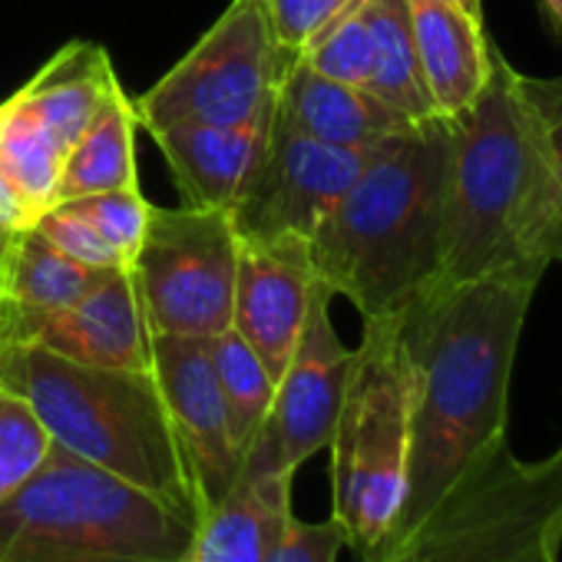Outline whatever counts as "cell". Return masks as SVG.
<instances>
[{
  "label": "cell",
  "instance_id": "20",
  "mask_svg": "<svg viewBox=\"0 0 562 562\" xmlns=\"http://www.w3.org/2000/svg\"><path fill=\"white\" fill-rule=\"evenodd\" d=\"M136 110L126 90L116 83L97 120L83 130V136L67 149L57 202L110 192V189H136Z\"/></svg>",
  "mask_w": 562,
  "mask_h": 562
},
{
  "label": "cell",
  "instance_id": "27",
  "mask_svg": "<svg viewBox=\"0 0 562 562\" xmlns=\"http://www.w3.org/2000/svg\"><path fill=\"white\" fill-rule=\"evenodd\" d=\"M70 205L100 232V238L116 251L120 265L130 271L136 265V255L146 241L149 218H153V202H146L139 186L70 199Z\"/></svg>",
  "mask_w": 562,
  "mask_h": 562
},
{
  "label": "cell",
  "instance_id": "4",
  "mask_svg": "<svg viewBox=\"0 0 562 562\" xmlns=\"http://www.w3.org/2000/svg\"><path fill=\"white\" fill-rule=\"evenodd\" d=\"M0 384L34 407L57 447L153 493L192 522L202 519L153 371L87 368L34 345H0Z\"/></svg>",
  "mask_w": 562,
  "mask_h": 562
},
{
  "label": "cell",
  "instance_id": "13",
  "mask_svg": "<svg viewBox=\"0 0 562 562\" xmlns=\"http://www.w3.org/2000/svg\"><path fill=\"white\" fill-rule=\"evenodd\" d=\"M153 378L162 391L205 516L241 476L212 364V338L153 335Z\"/></svg>",
  "mask_w": 562,
  "mask_h": 562
},
{
  "label": "cell",
  "instance_id": "14",
  "mask_svg": "<svg viewBox=\"0 0 562 562\" xmlns=\"http://www.w3.org/2000/svg\"><path fill=\"white\" fill-rule=\"evenodd\" d=\"M318 285L308 238H245L238 235L232 331L261 358L268 374H285L308 322Z\"/></svg>",
  "mask_w": 562,
  "mask_h": 562
},
{
  "label": "cell",
  "instance_id": "22",
  "mask_svg": "<svg viewBox=\"0 0 562 562\" xmlns=\"http://www.w3.org/2000/svg\"><path fill=\"white\" fill-rule=\"evenodd\" d=\"M371 37L374 70L368 90L414 123L437 116L417 60L411 0H371Z\"/></svg>",
  "mask_w": 562,
  "mask_h": 562
},
{
  "label": "cell",
  "instance_id": "18",
  "mask_svg": "<svg viewBox=\"0 0 562 562\" xmlns=\"http://www.w3.org/2000/svg\"><path fill=\"white\" fill-rule=\"evenodd\" d=\"M113 60L100 44L74 41L41 67L11 100L64 149L83 136L116 87Z\"/></svg>",
  "mask_w": 562,
  "mask_h": 562
},
{
  "label": "cell",
  "instance_id": "35",
  "mask_svg": "<svg viewBox=\"0 0 562 562\" xmlns=\"http://www.w3.org/2000/svg\"><path fill=\"white\" fill-rule=\"evenodd\" d=\"M457 8H463L467 14H473V18H483V0H453Z\"/></svg>",
  "mask_w": 562,
  "mask_h": 562
},
{
  "label": "cell",
  "instance_id": "31",
  "mask_svg": "<svg viewBox=\"0 0 562 562\" xmlns=\"http://www.w3.org/2000/svg\"><path fill=\"white\" fill-rule=\"evenodd\" d=\"M519 83H522V93L532 103V110H536L546 136H549L552 156H555L559 172H562V77L559 80H532V77L519 74Z\"/></svg>",
  "mask_w": 562,
  "mask_h": 562
},
{
  "label": "cell",
  "instance_id": "5",
  "mask_svg": "<svg viewBox=\"0 0 562 562\" xmlns=\"http://www.w3.org/2000/svg\"><path fill=\"white\" fill-rule=\"evenodd\" d=\"M192 532L179 509L57 443L0 503V562H179Z\"/></svg>",
  "mask_w": 562,
  "mask_h": 562
},
{
  "label": "cell",
  "instance_id": "1",
  "mask_svg": "<svg viewBox=\"0 0 562 562\" xmlns=\"http://www.w3.org/2000/svg\"><path fill=\"white\" fill-rule=\"evenodd\" d=\"M542 278L499 271L434 285L401 312L411 364V460L391 536L414 529L493 447L506 443L509 378Z\"/></svg>",
  "mask_w": 562,
  "mask_h": 562
},
{
  "label": "cell",
  "instance_id": "26",
  "mask_svg": "<svg viewBox=\"0 0 562 562\" xmlns=\"http://www.w3.org/2000/svg\"><path fill=\"white\" fill-rule=\"evenodd\" d=\"M54 440L34 407L0 384V503L18 493L47 460Z\"/></svg>",
  "mask_w": 562,
  "mask_h": 562
},
{
  "label": "cell",
  "instance_id": "32",
  "mask_svg": "<svg viewBox=\"0 0 562 562\" xmlns=\"http://www.w3.org/2000/svg\"><path fill=\"white\" fill-rule=\"evenodd\" d=\"M37 218H41L37 209L24 199V192L14 186V179L0 169V228L21 232V228H31Z\"/></svg>",
  "mask_w": 562,
  "mask_h": 562
},
{
  "label": "cell",
  "instance_id": "12",
  "mask_svg": "<svg viewBox=\"0 0 562 562\" xmlns=\"http://www.w3.org/2000/svg\"><path fill=\"white\" fill-rule=\"evenodd\" d=\"M0 345H34L87 368L153 371V328L133 271H113L74 305L24 312L0 305Z\"/></svg>",
  "mask_w": 562,
  "mask_h": 562
},
{
  "label": "cell",
  "instance_id": "16",
  "mask_svg": "<svg viewBox=\"0 0 562 562\" xmlns=\"http://www.w3.org/2000/svg\"><path fill=\"white\" fill-rule=\"evenodd\" d=\"M274 116L295 133L335 146H381L414 126V120L371 90L331 80L312 70L302 57H295L278 87Z\"/></svg>",
  "mask_w": 562,
  "mask_h": 562
},
{
  "label": "cell",
  "instance_id": "21",
  "mask_svg": "<svg viewBox=\"0 0 562 562\" xmlns=\"http://www.w3.org/2000/svg\"><path fill=\"white\" fill-rule=\"evenodd\" d=\"M113 274L110 268H90L54 248L34 225L21 228L11 241L4 274H0V305L24 312H50L80 302L100 281Z\"/></svg>",
  "mask_w": 562,
  "mask_h": 562
},
{
  "label": "cell",
  "instance_id": "17",
  "mask_svg": "<svg viewBox=\"0 0 562 562\" xmlns=\"http://www.w3.org/2000/svg\"><path fill=\"white\" fill-rule=\"evenodd\" d=\"M411 24L434 113L453 120L480 97L490 77L493 44L483 18L467 14L453 0H411Z\"/></svg>",
  "mask_w": 562,
  "mask_h": 562
},
{
  "label": "cell",
  "instance_id": "29",
  "mask_svg": "<svg viewBox=\"0 0 562 562\" xmlns=\"http://www.w3.org/2000/svg\"><path fill=\"white\" fill-rule=\"evenodd\" d=\"M34 228L54 245L60 248L67 258L90 265V268H110V271H126L116 258V251L100 238V232L70 205V202H57L50 209L41 212V218L34 222Z\"/></svg>",
  "mask_w": 562,
  "mask_h": 562
},
{
  "label": "cell",
  "instance_id": "33",
  "mask_svg": "<svg viewBox=\"0 0 562 562\" xmlns=\"http://www.w3.org/2000/svg\"><path fill=\"white\" fill-rule=\"evenodd\" d=\"M539 8H542L549 27L555 31V37H562V0H539Z\"/></svg>",
  "mask_w": 562,
  "mask_h": 562
},
{
  "label": "cell",
  "instance_id": "28",
  "mask_svg": "<svg viewBox=\"0 0 562 562\" xmlns=\"http://www.w3.org/2000/svg\"><path fill=\"white\" fill-rule=\"evenodd\" d=\"M348 536L335 516L322 522H308L292 509H285L278 522V532L268 549V562H338Z\"/></svg>",
  "mask_w": 562,
  "mask_h": 562
},
{
  "label": "cell",
  "instance_id": "23",
  "mask_svg": "<svg viewBox=\"0 0 562 562\" xmlns=\"http://www.w3.org/2000/svg\"><path fill=\"white\" fill-rule=\"evenodd\" d=\"M212 364L222 387L235 453L238 460H245L274 401V378L268 374L261 358L248 348V341L232 328L212 338Z\"/></svg>",
  "mask_w": 562,
  "mask_h": 562
},
{
  "label": "cell",
  "instance_id": "8",
  "mask_svg": "<svg viewBox=\"0 0 562 562\" xmlns=\"http://www.w3.org/2000/svg\"><path fill=\"white\" fill-rule=\"evenodd\" d=\"M299 54L278 44L265 0H232L202 41L133 100L146 130L172 123L238 126L274 110L278 87Z\"/></svg>",
  "mask_w": 562,
  "mask_h": 562
},
{
  "label": "cell",
  "instance_id": "24",
  "mask_svg": "<svg viewBox=\"0 0 562 562\" xmlns=\"http://www.w3.org/2000/svg\"><path fill=\"white\" fill-rule=\"evenodd\" d=\"M0 169H4L37 215L57 205L64 149L14 103H0Z\"/></svg>",
  "mask_w": 562,
  "mask_h": 562
},
{
  "label": "cell",
  "instance_id": "25",
  "mask_svg": "<svg viewBox=\"0 0 562 562\" xmlns=\"http://www.w3.org/2000/svg\"><path fill=\"white\" fill-rule=\"evenodd\" d=\"M312 70L364 87L371 83L374 70V37H371V0H355L348 11H341L302 54Z\"/></svg>",
  "mask_w": 562,
  "mask_h": 562
},
{
  "label": "cell",
  "instance_id": "30",
  "mask_svg": "<svg viewBox=\"0 0 562 562\" xmlns=\"http://www.w3.org/2000/svg\"><path fill=\"white\" fill-rule=\"evenodd\" d=\"M351 4L355 0H265V11L278 44L302 54Z\"/></svg>",
  "mask_w": 562,
  "mask_h": 562
},
{
  "label": "cell",
  "instance_id": "7",
  "mask_svg": "<svg viewBox=\"0 0 562 562\" xmlns=\"http://www.w3.org/2000/svg\"><path fill=\"white\" fill-rule=\"evenodd\" d=\"M361 562H562V447L542 460L493 447L414 529Z\"/></svg>",
  "mask_w": 562,
  "mask_h": 562
},
{
  "label": "cell",
  "instance_id": "2",
  "mask_svg": "<svg viewBox=\"0 0 562 562\" xmlns=\"http://www.w3.org/2000/svg\"><path fill=\"white\" fill-rule=\"evenodd\" d=\"M562 261V172L519 74L493 44L480 97L450 120V189L437 285Z\"/></svg>",
  "mask_w": 562,
  "mask_h": 562
},
{
  "label": "cell",
  "instance_id": "6",
  "mask_svg": "<svg viewBox=\"0 0 562 562\" xmlns=\"http://www.w3.org/2000/svg\"><path fill=\"white\" fill-rule=\"evenodd\" d=\"M331 516L348 546L374 552L404 506L411 460V364L401 312L364 318L331 430Z\"/></svg>",
  "mask_w": 562,
  "mask_h": 562
},
{
  "label": "cell",
  "instance_id": "15",
  "mask_svg": "<svg viewBox=\"0 0 562 562\" xmlns=\"http://www.w3.org/2000/svg\"><path fill=\"white\" fill-rule=\"evenodd\" d=\"M271 123H274V110L261 120L238 123V126L172 123L149 133L162 159L169 162L182 205L228 212L265 153Z\"/></svg>",
  "mask_w": 562,
  "mask_h": 562
},
{
  "label": "cell",
  "instance_id": "11",
  "mask_svg": "<svg viewBox=\"0 0 562 562\" xmlns=\"http://www.w3.org/2000/svg\"><path fill=\"white\" fill-rule=\"evenodd\" d=\"M378 146H335L295 133L278 116L265 153L228 209L245 238H312L368 169Z\"/></svg>",
  "mask_w": 562,
  "mask_h": 562
},
{
  "label": "cell",
  "instance_id": "34",
  "mask_svg": "<svg viewBox=\"0 0 562 562\" xmlns=\"http://www.w3.org/2000/svg\"><path fill=\"white\" fill-rule=\"evenodd\" d=\"M18 232H8V228H0V274H4V261H8V251H11V241H14Z\"/></svg>",
  "mask_w": 562,
  "mask_h": 562
},
{
  "label": "cell",
  "instance_id": "3",
  "mask_svg": "<svg viewBox=\"0 0 562 562\" xmlns=\"http://www.w3.org/2000/svg\"><path fill=\"white\" fill-rule=\"evenodd\" d=\"M450 189V120L430 116L378 146L308 238L318 281L361 318L404 312L437 285Z\"/></svg>",
  "mask_w": 562,
  "mask_h": 562
},
{
  "label": "cell",
  "instance_id": "10",
  "mask_svg": "<svg viewBox=\"0 0 562 562\" xmlns=\"http://www.w3.org/2000/svg\"><path fill=\"white\" fill-rule=\"evenodd\" d=\"M331 299L335 292L318 281L305 331L285 374L274 384V401L241 460V473H299L331 443L355 361V348H348L335 331Z\"/></svg>",
  "mask_w": 562,
  "mask_h": 562
},
{
  "label": "cell",
  "instance_id": "19",
  "mask_svg": "<svg viewBox=\"0 0 562 562\" xmlns=\"http://www.w3.org/2000/svg\"><path fill=\"white\" fill-rule=\"evenodd\" d=\"M295 473H241L195 522L179 562H268L278 522L292 509Z\"/></svg>",
  "mask_w": 562,
  "mask_h": 562
},
{
  "label": "cell",
  "instance_id": "9",
  "mask_svg": "<svg viewBox=\"0 0 562 562\" xmlns=\"http://www.w3.org/2000/svg\"><path fill=\"white\" fill-rule=\"evenodd\" d=\"M238 228L225 209H156L130 268L153 335L218 338L232 328Z\"/></svg>",
  "mask_w": 562,
  "mask_h": 562
}]
</instances>
